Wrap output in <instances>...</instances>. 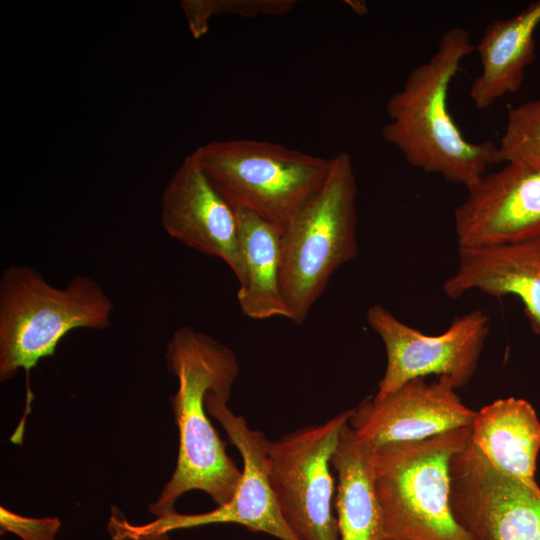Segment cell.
<instances>
[{"instance_id":"cell-19","label":"cell","mask_w":540,"mask_h":540,"mask_svg":"<svg viewBox=\"0 0 540 540\" xmlns=\"http://www.w3.org/2000/svg\"><path fill=\"white\" fill-rule=\"evenodd\" d=\"M498 151L501 162L540 168V99L508 109Z\"/></svg>"},{"instance_id":"cell-11","label":"cell","mask_w":540,"mask_h":540,"mask_svg":"<svg viewBox=\"0 0 540 540\" xmlns=\"http://www.w3.org/2000/svg\"><path fill=\"white\" fill-rule=\"evenodd\" d=\"M454 211L459 248L540 238V168L506 163L484 175Z\"/></svg>"},{"instance_id":"cell-6","label":"cell","mask_w":540,"mask_h":540,"mask_svg":"<svg viewBox=\"0 0 540 540\" xmlns=\"http://www.w3.org/2000/svg\"><path fill=\"white\" fill-rule=\"evenodd\" d=\"M194 153L234 209L248 210L281 231L320 190L330 168V158L264 140L212 141Z\"/></svg>"},{"instance_id":"cell-3","label":"cell","mask_w":540,"mask_h":540,"mask_svg":"<svg viewBox=\"0 0 540 540\" xmlns=\"http://www.w3.org/2000/svg\"><path fill=\"white\" fill-rule=\"evenodd\" d=\"M113 310L111 299L91 277L76 275L64 287H56L33 267L5 268L0 278V381L23 369L29 407L32 368L54 355L70 331L109 328Z\"/></svg>"},{"instance_id":"cell-22","label":"cell","mask_w":540,"mask_h":540,"mask_svg":"<svg viewBox=\"0 0 540 540\" xmlns=\"http://www.w3.org/2000/svg\"><path fill=\"white\" fill-rule=\"evenodd\" d=\"M385 540H395V539H385Z\"/></svg>"},{"instance_id":"cell-16","label":"cell","mask_w":540,"mask_h":540,"mask_svg":"<svg viewBox=\"0 0 540 540\" xmlns=\"http://www.w3.org/2000/svg\"><path fill=\"white\" fill-rule=\"evenodd\" d=\"M470 441L496 470L539 487L540 419L527 400L501 398L481 408L470 426Z\"/></svg>"},{"instance_id":"cell-14","label":"cell","mask_w":540,"mask_h":540,"mask_svg":"<svg viewBox=\"0 0 540 540\" xmlns=\"http://www.w3.org/2000/svg\"><path fill=\"white\" fill-rule=\"evenodd\" d=\"M457 268L444 293L458 298L470 291L493 297L515 296L540 337V238L486 247L459 248Z\"/></svg>"},{"instance_id":"cell-7","label":"cell","mask_w":540,"mask_h":540,"mask_svg":"<svg viewBox=\"0 0 540 540\" xmlns=\"http://www.w3.org/2000/svg\"><path fill=\"white\" fill-rule=\"evenodd\" d=\"M229 398L228 394L208 392L206 409L223 426L243 460L242 476L232 498L208 512L180 514L175 511L141 525L131 524L113 512L109 521L113 540H167L173 531L218 523L239 524L279 540H299L284 521L271 487L268 439L227 407Z\"/></svg>"},{"instance_id":"cell-5","label":"cell","mask_w":540,"mask_h":540,"mask_svg":"<svg viewBox=\"0 0 540 540\" xmlns=\"http://www.w3.org/2000/svg\"><path fill=\"white\" fill-rule=\"evenodd\" d=\"M357 180L350 154L330 158L320 190L282 231L280 285L289 319L302 324L332 275L358 255Z\"/></svg>"},{"instance_id":"cell-21","label":"cell","mask_w":540,"mask_h":540,"mask_svg":"<svg viewBox=\"0 0 540 540\" xmlns=\"http://www.w3.org/2000/svg\"><path fill=\"white\" fill-rule=\"evenodd\" d=\"M61 521L56 517L32 518L0 507L1 532L15 534L22 540H54Z\"/></svg>"},{"instance_id":"cell-1","label":"cell","mask_w":540,"mask_h":540,"mask_svg":"<svg viewBox=\"0 0 540 540\" xmlns=\"http://www.w3.org/2000/svg\"><path fill=\"white\" fill-rule=\"evenodd\" d=\"M169 371L178 388L171 407L179 433L176 468L158 499L148 506L155 518L175 512L184 493L201 490L218 505L234 495L242 471L227 455L208 418L206 395L214 391L231 394L239 374L235 353L210 335L190 326L176 329L166 347Z\"/></svg>"},{"instance_id":"cell-15","label":"cell","mask_w":540,"mask_h":540,"mask_svg":"<svg viewBox=\"0 0 540 540\" xmlns=\"http://www.w3.org/2000/svg\"><path fill=\"white\" fill-rule=\"evenodd\" d=\"M539 25L540 0H536L518 14L486 26L475 46L482 70L469 89L478 110L519 90L525 69L535 58L534 34Z\"/></svg>"},{"instance_id":"cell-4","label":"cell","mask_w":540,"mask_h":540,"mask_svg":"<svg viewBox=\"0 0 540 540\" xmlns=\"http://www.w3.org/2000/svg\"><path fill=\"white\" fill-rule=\"evenodd\" d=\"M470 427L374 449L373 476L386 539L472 540L451 506L450 464Z\"/></svg>"},{"instance_id":"cell-17","label":"cell","mask_w":540,"mask_h":540,"mask_svg":"<svg viewBox=\"0 0 540 540\" xmlns=\"http://www.w3.org/2000/svg\"><path fill=\"white\" fill-rule=\"evenodd\" d=\"M374 447L347 422L331 458L338 484L334 500L340 540H385L373 476Z\"/></svg>"},{"instance_id":"cell-12","label":"cell","mask_w":540,"mask_h":540,"mask_svg":"<svg viewBox=\"0 0 540 540\" xmlns=\"http://www.w3.org/2000/svg\"><path fill=\"white\" fill-rule=\"evenodd\" d=\"M455 390L445 377L432 383L413 379L382 398L362 401L348 422L374 448L470 427L477 411L466 406Z\"/></svg>"},{"instance_id":"cell-9","label":"cell","mask_w":540,"mask_h":540,"mask_svg":"<svg viewBox=\"0 0 540 540\" xmlns=\"http://www.w3.org/2000/svg\"><path fill=\"white\" fill-rule=\"evenodd\" d=\"M366 320L382 340L387 356L374 398L429 375L449 379L456 389L467 385L478 368L490 330V317L481 310L454 318L438 335H427L403 323L381 304L368 308Z\"/></svg>"},{"instance_id":"cell-20","label":"cell","mask_w":540,"mask_h":540,"mask_svg":"<svg viewBox=\"0 0 540 540\" xmlns=\"http://www.w3.org/2000/svg\"><path fill=\"white\" fill-rule=\"evenodd\" d=\"M295 3L294 0H185L181 7L191 34L200 38L207 32L209 21L214 16L279 17L288 14Z\"/></svg>"},{"instance_id":"cell-8","label":"cell","mask_w":540,"mask_h":540,"mask_svg":"<svg viewBox=\"0 0 540 540\" xmlns=\"http://www.w3.org/2000/svg\"><path fill=\"white\" fill-rule=\"evenodd\" d=\"M352 411L268 440L271 487L284 521L299 540H340L330 466Z\"/></svg>"},{"instance_id":"cell-2","label":"cell","mask_w":540,"mask_h":540,"mask_svg":"<svg viewBox=\"0 0 540 540\" xmlns=\"http://www.w3.org/2000/svg\"><path fill=\"white\" fill-rule=\"evenodd\" d=\"M474 51L465 28L446 30L434 54L413 68L403 87L387 100L388 121L381 130L409 165L467 189L490 165L501 162L498 146L466 139L448 109L451 82Z\"/></svg>"},{"instance_id":"cell-18","label":"cell","mask_w":540,"mask_h":540,"mask_svg":"<svg viewBox=\"0 0 540 540\" xmlns=\"http://www.w3.org/2000/svg\"><path fill=\"white\" fill-rule=\"evenodd\" d=\"M235 211L243 264L239 307L253 320L289 319L280 285L282 231L248 210Z\"/></svg>"},{"instance_id":"cell-13","label":"cell","mask_w":540,"mask_h":540,"mask_svg":"<svg viewBox=\"0 0 540 540\" xmlns=\"http://www.w3.org/2000/svg\"><path fill=\"white\" fill-rule=\"evenodd\" d=\"M160 208L162 227L168 235L221 259L241 282L236 211L209 180L194 152L183 159L166 184Z\"/></svg>"},{"instance_id":"cell-10","label":"cell","mask_w":540,"mask_h":540,"mask_svg":"<svg viewBox=\"0 0 540 540\" xmlns=\"http://www.w3.org/2000/svg\"><path fill=\"white\" fill-rule=\"evenodd\" d=\"M450 476L454 516L472 540H540V487L499 472L471 441Z\"/></svg>"}]
</instances>
